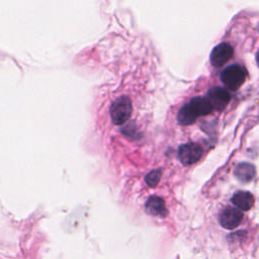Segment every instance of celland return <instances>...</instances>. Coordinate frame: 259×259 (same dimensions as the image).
Instances as JSON below:
<instances>
[{"mask_svg": "<svg viewBox=\"0 0 259 259\" xmlns=\"http://www.w3.org/2000/svg\"><path fill=\"white\" fill-rule=\"evenodd\" d=\"M246 76L247 72L245 68L240 65H232L222 72L221 79L230 90H238L244 83Z\"/></svg>", "mask_w": 259, "mask_h": 259, "instance_id": "obj_1", "label": "cell"}, {"mask_svg": "<svg viewBox=\"0 0 259 259\" xmlns=\"http://www.w3.org/2000/svg\"><path fill=\"white\" fill-rule=\"evenodd\" d=\"M132 102L127 96L118 97L110 106V116L114 124L124 123L131 116Z\"/></svg>", "mask_w": 259, "mask_h": 259, "instance_id": "obj_2", "label": "cell"}, {"mask_svg": "<svg viewBox=\"0 0 259 259\" xmlns=\"http://www.w3.org/2000/svg\"><path fill=\"white\" fill-rule=\"evenodd\" d=\"M202 156V149L196 143H187L178 150V158L183 165H191L197 162Z\"/></svg>", "mask_w": 259, "mask_h": 259, "instance_id": "obj_3", "label": "cell"}, {"mask_svg": "<svg viewBox=\"0 0 259 259\" xmlns=\"http://www.w3.org/2000/svg\"><path fill=\"white\" fill-rule=\"evenodd\" d=\"M243 220V212L232 206L226 207L221 215H220V223L223 228L228 229V230H233L237 228Z\"/></svg>", "mask_w": 259, "mask_h": 259, "instance_id": "obj_4", "label": "cell"}, {"mask_svg": "<svg viewBox=\"0 0 259 259\" xmlns=\"http://www.w3.org/2000/svg\"><path fill=\"white\" fill-rule=\"evenodd\" d=\"M233 47L229 44L223 42L217 46L210 54V62L214 67H221L225 65L233 56Z\"/></svg>", "mask_w": 259, "mask_h": 259, "instance_id": "obj_5", "label": "cell"}, {"mask_svg": "<svg viewBox=\"0 0 259 259\" xmlns=\"http://www.w3.org/2000/svg\"><path fill=\"white\" fill-rule=\"evenodd\" d=\"M206 98L210 102L212 108L223 110L230 102L231 95L226 89L214 87L208 91Z\"/></svg>", "mask_w": 259, "mask_h": 259, "instance_id": "obj_6", "label": "cell"}, {"mask_svg": "<svg viewBox=\"0 0 259 259\" xmlns=\"http://www.w3.org/2000/svg\"><path fill=\"white\" fill-rule=\"evenodd\" d=\"M190 113L197 119L202 115H207L212 111V106L206 97H195L186 104Z\"/></svg>", "mask_w": 259, "mask_h": 259, "instance_id": "obj_7", "label": "cell"}, {"mask_svg": "<svg viewBox=\"0 0 259 259\" xmlns=\"http://www.w3.org/2000/svg\"><path fill=\"white\" fill-rule=\"evenodd\" d=\"M146 210L154 217L164 218L167 215V208L164 200L159 196H151L146 202Z\"/></svg>", "mask_w": 259, "mask_h": 259, "instance_id": "obj_8", "label": "cell"}, {"mask_svg": "<svg viewBox=\"0 0 259 259\" xmlns=\"http://www.w3.org/2000/svg\"><path fill=\"white\" fill-rule=\"evenodd\" d=\"M232 202L241 210H249L254 204V196L248 191H238L233 195Z\"/></svg>", "mask_w": 259, "mask_h": 259, "instance_id": "obj_9", "label": "cell"}, {"mask_svg": "<svg viewBox=\"0 0 259 259\" xmlns=\"http://www.w3.org/2000/svg\"><path fill=\"white\" fill-rule=\"evenodd\" d=\"M236 177L242 182H249L255 176V167L249 163H241L235 169Z\"/></svg>", "mask_w": 259, "mask_h": 259, "instance_id": "obj_10", "label": "cell"}, {"mask_svg": "<svg viewBox=\"0 0 259 259\" xmlns=\"http://www.w3.org/2000/svg\"><path fill=\"white\" fill-rule=\"evenodd\" d=\"M161 174H162V173H161L160 170L151 171V172L146 176V178H145L147 184H148L150 187H155V186L158 184V182H159V180H160V178H161Z\"/></svg>", "mask_w": 259, "mask_h": 259, "instance_id": "obj_11", "label": "cell"}]
</instances>
